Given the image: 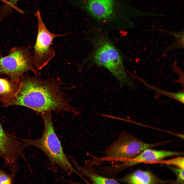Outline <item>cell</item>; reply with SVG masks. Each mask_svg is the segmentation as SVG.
Wrapping results in <instances>:
<instances>
[{
	"label": "cell",
	"mask_w": 184,
	"mask_h": 184,
	"mask_svg": "<svg viewBox=\"0 0 184 184\" xmlns=\"http://www.w3.org/2000/svg\"><path fill=\"white\" fill-rule=\"evenodd\" d=\"M39 76L24 75L18 81L16 92L9 96H1L0 101L6 106L27 107L39 115L49 112H66L74 116L78 114L77 109L71 106L70 99L62 91L63 83L60 78L44 80Z\"/></svg>",
	"instance_id": "1"
},
{
	"label": "cell",
	"mask_w": 184,
	"mask_h": 184,
	"mask_svg": "<svg viewBox=\"0 0 184 184\" xmlns=\"http://www.w3.org/2000/svg\"><path fill=\"white\" fill-rule=\"evenodd\" d=\"M51 112L42 114L44 130L41 137L36 140H22L24 148L31 146L43 151L48 157L51 165H57L69 174L74 173L81 175L72 166L63 150L60 142L55 131Z\"/></svg>",
	"instance_id": "2"
},
{
	"label": "cell",
	"mask_w": 184,
	"mask_h": 184,
	"mask_svg": "<svg viewBox=\"0 0 184 184\" xmlns=\"http://www.w3.org/2000/svg\"><path fill=\"white\" fill-rule=\"evenodd\" d=\"M99 37L92 40L93 49L90 58L95 64L108 70L121 84L135 89L136 87L127 73L121 54L106 37Z\"/></svg>",
	"instance_id": "3"
},
{
	"label": "cell",
	"mask_w": 184,
	"mask_h": 184,
	"mask_svg": "<svg viewBox=\"0 0 184 184\" xmlns=\"http://www.w3.org/2000/svg\"><path fill=\"white\" fill-rule=\"evenodd\" d=\"M158 145L145 143L125 131H123L112 144L106 147L103 156L92 157L90 165H98L105 161L122 162L132 158L144 150Z\"/></svg>",
	"instance_id": "4"
},
{
	"label": "cell",
	"mask_w": 184,
	"mask_h": 184,
	"mask_svg": "<svg viewBox=\"0 0 184 184\" xmlns=\"http://www.w3.org/2000/svg\"><path fill=\"white\" fill-rule=\"evenodd\" d=\"M31 47H16L12 48L6 56L0 53V74L8 76L10 80L18 81L28 72L31 71L40 76V73L33 66Z\"/></svg>",
	"instance_id": "5"
},
{
	"label": "cell",
	"mask_w": 184,
	"mask_h": 184,
	"mask_svg": "<svg viewBox=\"0 0 184 184\" xmlns=\"http://www.w3.org/2000/svg\"><path fill=\"white\" fill-rule=\"evenodd\" d=\"M38 23V32L32 55L33 64L38 70L45 66L55 54V50L51 46L54 39L67 35L69 33L55 34L50 32L46 27L39 11L36 13Z\"/></svg>",
	"instance_id": "6"
},
{
	"label": "cell",
	"mask_w": 184,
	"mask_h": 184,
	"mask_svg": "<svg viewBox=\"0 0 184 184\" xmlns=\"http://www.w3.org/2000/svg\"><path fill=\"white\" fill-rule=\"evenodd\" d=\"M22 143L14 135L6 133L0 124V157L8 168L17 165L19 156L24 155Z\"/></svg>",
	"instance_id": "7"
},
{
	"label": "cell",
	"mask_w": 184,
	"mask_h": 184,
	"mask_svg": "<svg viewBox=\"0 0 184 184\" xmlns=\"http://www.w3.org/2000/svg\"><path fill=\"white\" fill-rule=\"evenodd\" d=\"M182 153L165 150L146 149L135 157L122 162L113 166L115 171L118 172L128 167L141 163L154 162L160 161L166 157L182 154Z\"/></svg>",
	"instance_id": "8"
},
{
	"label": "cell",
	"mask_w": 184,
	"mask_h": 184,
	"mask_svg": "<svg viewBox=\"0 0 184 184\" xmlns=\"http://www.w3.org/2000/svg\"><path fill=\"white\" fill-rule=\"evenodd\" d=\"M113 0H90L87 8L92 15L100 19L109 18L113 9Z\"/></svg>",
	"instance_id": "9"
},
{
	"label": "cell",
	"mask_w": 184,
	"mask_h": 184,
	"mask_svg": "<svg viewBox=\"0 0 184 184\" xmlns=\"http://www.w3.org/2000/svg\"><path fill=\"white\" fill-rule=\"evenodd\" d=\"M124 183L132 184H155L162 181L151 172L142 170H136L120 179Z\"/></svg>",
	"instance_id": "10"
},
{
	"label": "cell",
	"mask_w": 184,
	"mask_h": 184,
	"mask_svg": "<svg viewBox=\"0 0 184 184\" xmlns=\"http://www.w3.org/2000/svg\"><path fill=\"white\" fill-rule=\"evenodd\" d=\"M129 73L130 75L131 78L140 81L148 88L154 90L155 93L156 97L160 96H165L172 98L183 104L184 103L183 89H182V90L177 92L167 91L149 84L143 79L132 72H130Z\"/></svg>",
	"instance_id": "11"
},
{
	"label": "cell",
	"mask_w": 184,
	"mask_h": 184,
	"mask_svg": "<svg viewBox=\"0 0 184 184\" xmlns=\"http://www.w3.org/2000/svg\"><path fill=\"white\" fill-rule=\"evenodd\" d=\"M71 160L76 169L82 174L88 178L93 184H118L117 180L111 178H106L96 174L87 168L79 166L73 159Z\"/></svg>",
	"instance_id": "12"
},
{
	"label": "cell",
	"mask_w": 184,
	"mask_h": 184,
	"mask_svg": "<svg viewBox=\"0 0 184 184\" xmlns=\"http://www.w3.org/2000/svg\"><path fill=\"white\" fill-rule=\"evenodd\" d=\"M146 31H158L164 32L171 36L174 38L173 42L162 51L164 53L174 50L183 49L184 47V30L179 32H174L161 29H152L146 30Z\"/></svg>",
	"instance_id": "13"
},
{
	"label": "cell",
	"mask_w": 184,
	"mask_h": 184,
	"mask_svg": "<svg viewBox=\"0 0 184 184\" xmlns=\"http://www.w3.org/2000/svg\"><path fill=\"white\" fill-rule=\"evenodd\" d=\"M18 81L9 80L0 78V94L1 96H10L16 92L18 87Z\"/></svg>",
	"instance_id": "14"
},
{
	"label": "cell",
	"mask_w": 184,
	"mask_h": 184,
	"mask_svg": "<svg viewBox=\"0 0 184 184\" xmlns=\"http://www.w3.org/2000/svg\"><path fill=\"white\" fill-rule=\"evenodd\" d=\"M172 71L178 75L179 78L175 81V82L179 83L184 87V72L181 68L178 65L177 61H174L172 66Z\"/></svg>",
	"instance_id": "15"
},
{
	"label": "cell",
	"mask_w": 184,
	"mask_h": 184,
	"mask_svg": "<svg viewBox=\"0 0 184 184\" xmlns=\"http://www.w3.org/2000/svg\"><path fill=\"white\" fill-rule=\"evenodd\" d=\"M14 178V177L11 174H8L0 167V184H12L13 182Z\"/></svg>",
	"instance_id": "16"
},
{
	"label": "cell",
	"mask_w": 184,
	"mask_h": 184,
	"mask_svg": "<svg viewBox=\"0 0 184 184\" xmlns=\"http://www.w3.org/2000/svg\"><path fill=\"white\" fill-rule=\"evenodd\" d=\"M164 163L184 169V158L179 157L164 161Z\"/></svg>",
	"instance_id": "17"
},
{
	"label": "cell",
	"mask_w": 184,
	"mask_h": 184,
	"mask_svg": "<svg viewBox=\"0 0 184 184\" xmlns=\"http://www.w3.org/2000/svg\"><path fill=\"white\" fill-rule=\"evenodd\" d=\"M177 176V182H183L184 180V169L179 168L174 169Z\"/></svg>",
	"instance_id": "18"
},
{
	"label": "cell",
	"mask_w": 184,
	"mask_h": 184,
	"mask_svg": "<svg viewBox=\"0 0 184 184\" xmlns=\"http://www.w3.org/2000/svg\"><path fill=\"white\" fill-rule=\"evenodd\" d=\"M19 0H9V2L12 5V8L16 9L20 13L22 12V10L15 5V4Z\"/></svg>",
	"instance_id": "19"
},
{
	"label": "cell",
	"mask_w": 184,
	"mask_h": 184,
	"mask_svg": "<svg viewBox=\"0 0 184 184\" xmlns=\"http://www.w3.org/2000/svg\"><path fill=\"white\" fill-rule=\"evenodd\" d=\"M0 1L7 4L8 5H9L10 7L12 8V5L7 0H0Z\"/></svg>",
	"instance_id": "20"
}]
</instances>
